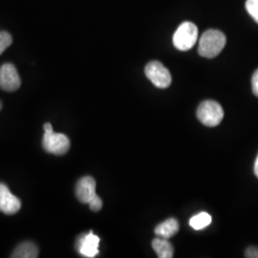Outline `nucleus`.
<instances>
[{"instance_id":"obj_1","label":"nucleus","mask_w":258,"mask_h":258,"mask_svg":"<svg viewBox=\"0 0 258 258\" xmlns=\"http://www.w3.org/2000/svg\"><path fill=\"white\" fill-rule=\"evenodd\" d=\"M226 36L219 30H208L199 41L198 53L201 56L213 58L219 55L226 45Z\"/></svg>"},{"instance_id":"obj_2","label":"nucleus","mask_w":258,"mask_h":258,"mask_svg":"<svg viewBox=\"0 0 258 258\" xmlns=\"http://www.w3.org/2000/svg\"><path fill=\"white\" fill-rule=\"evenodd\" d=\"M44 135L42 140V147L44 150L53 155H64L70 149V140L62 134L55 133L51 123L47 122L43 126Z\"/></svg>"},{"instance_id":"obj_3","label":"nucleus","mask_w":258,"mask_h":258,"mask_svg":"<svg viewBox=\"0 0 258 258\" xmlns=\"http://www.w3.org/2000/svg\"><path fill=\"white\" fill-rule=\"evenodd\" d=\"M198 38V28L189 21L183 22L176 30L173 44L180 51H188L195 45Z\"/></svg>"},{"instance_id":"obj_4","label":"nucleus","mask_w":258,"mask_h":258,"mask_svg":"<svg viewBox=\"0 0 258 258\" xmlns=\"http://www.w3.org/2000/svg\"><path fill=\"white\" fill-rule=\"evenodd\" d=\"M197 118L207 126H216L224 118V110L218 102L205 101L198 106Z\"/></svg>"},{"instance_id":"obj_5","label":"nucleus","mask_w":258,"mask_h":258,"mask_svg":"<svg viewBox=\"0 0 258 258\" xmlns=\"http://www.w3.org/2000/svg\"><path fill=\"white\" fill-rule=\"evenodd\" d=\"M148 80L158 88H167L171 84V75L168 69L160 61H150L145 68Z\"/></svg>"},{"instance_id":"obj_6","label":"nucleus","mask_w":258,"mask_h":258,"mask_svg":"<svg viewBox=\"0 0 258 258\" xmlns=\"http://www.w3.org/2000/svg\"><path fill=\"white\" fill-rule=\"evenodd\" d=\"M21 81L15 65L5 63L0 67V88L7 92H14L20 87Z\"/></svg>"},{"instance_id":"obj_7","label":"nucleus","mask_w":258,"mask_h":258,"mask_svg":"<svg viewBox=\"0 0 258 258\" xmlns=\"http://www.w3.org/2000/svg\"><path fill=\"white\" fill-rule=\"evenodd\" d=\"M100 238L92 231L83 234L77 241V250L84 257H95L99 252Z\"/></svg>"},{"instance_id":"obj_8","label":"nucleus","mask_w":258,"mask_h":258,"mask_svg":"<svg viewBox=\"0 0 258 258\" xmlns=\"http://www.w3.org/2000/svg\"><path fill=\"white\" fill-rule=\"evenodd\" d=\"M21 208V202L17 196L10 191L6 184H0V212L13 215L19 212Z\"/></svg>"},{"instance_id":"obj_9","label":"nucleus","mask_w":258,"mask_h":258,"mask_svg":"<svg viewBox=\"0 0 258 258\" xmlns=\"http://www.w3.org/2000/svg\"><path fill=\"white\" fill-rule=\"evenodd\" d=\"M77 198L83 204H89L97 196L96 181L90 176L82 178L76 185Z\"/></svg>"},{"instance_id":"obj_10","label":"nucleus","mask_w":258,"mask_h":258,"mask_svg":"<svg viewBox=\"0 0 258 258\" xmlns=\"http://www.w3.org/2000/svg\"><path fill=\"white\" fill-rule=\"evenodd\" d=\"M179 231V223L174 218H169L165 222L158 225L155 229V233L159 237L168 239L174 236Z\"/></svg>"},{"instance_id":"obj_11","label":"nucleus","mask_w":258,"mask_h":258,"mask_svg":"<svg viewBox=\"0 0 258 258\" xmlns=\"http://www.w3.org/2000/svg\"><path fill=\"white\" fill-rule=\"evenodd\" d=\"M38 256V249L32 242H24L19 245L14 250L11 257L13 258H37Z\"/></svg>"},{"instance_id":"obj_12","label":"nucleus","mask_w":258,"mask_h":258,"mask_svg":"<svg viewBox=\"0 0 258 258\" xmlns=\"http://www.w3.org/2000/svg\"><path fill=\"white\" fill-rule=\"evenodd\" d=\"M152 248L160 258L173 257L174 249L172 245L165 238H157L152 241Z\"/></svg>"},{"instance_id":"obj_13","label":"nucleus","mask_w":258,"mask_h":258,"mask_svg":"<svg viewBox=\"0 0 258 258\" xmlns=\"http://www.w3.org/2000/svg\"><path fill=\"white\" fill-rule=\"evenodd\" d=\"M212 220V216L209 213L200 212L190 219L189 225L194 230L199 231V230H203L206 227L211 225Z\"/></svg>"},{"instance_id":"obj_14","label":"nucleus","mask_w":258,"mask_h":258,"mask_svg":"<svg viewBox=\"0 0 258 258\" xmlns=\"http://www.w3.org/2000/svg\"><path fill=\"white\" fill-rule=\"evenodd\" d=\"M13 38L8 32H0V55L12 44Z\"/></svg>"},{"instance_id":"obj_15","label":"nucleus","mask_w":258,"mask_h":258,"mask_svg":"<svg viewBox=\"0 0 258 258\" xmlns=\"http://www.w3.org/2000/svg\"><path fill=\"white\" fill-rule=\"evenodd\" d=\"M246 9L249 16L258 23V0H247Z\"/></svg>"},{"instance_id":"obj_16","label":"nucleus","mask_w":258,"mask_h":258,"mask_svg":"<svg viewBox=\"0 0 258 258\" xmlns=\"http://www.w3.org/2000/svg\"><path fill=\"white\" fill-rule=\"evenodd\" d=\"M88 205H89L91 211H93V212H99V211H101L102 207V199L97 195Z\"/></svg>"},{"instance_id":"obj_17","label":"nucleus","mask_w":258,"mask_h":258,"mask_svg":"<svg viewBox=\"0 0 258 258\" xmlns=\"http://www.w3.org/2000/svg\"><path fill=\"white\" fill-rule=\"evenodd\" d=\"M251 87H252V92L258 97V69L252 75L251 79Z\"/></svg>"},{"instance_id":"obj_18","label":"nucleus","mask_w":258,"mask_h":258,"mask_svg":"<svg viewBox=\"0 0 258 258\" xmlns=\"http://www.w3.org/2000/svg\"><path fill=\"white\" fill-rule=\"evenodd\" d=\"M245 256L249 258H258V248L256 247H249L246 249Z\"/></svg>"},{"instance_id":"obj_19","label":"nucleus","mask_w":258,"mask_h":258,"mask_svg":"<svg viewBox=\"0 0 258 258\" xmlns=\"http://www.w3.org/2000/svg\"><path fill=\"white\" fill-rule=\"evenodd\" d=\"M254 174H255L258 178V155L257 157H256L255 163H254Z\"/></svg>"},{"instance_id":"obj_20","label":"nucleus","mask_w":258,"mask_h":258,"mask_svg":"<svg viewBox=\"0 0 258 258\" xmlns=\"http://www.w3.org/2000/svg\"><path fill=\"white\" fill-rule=\"evenodd\" d=\"M1 108H2V104H1V102H0V110H1Z\"/></svg>"}]
</instances>
